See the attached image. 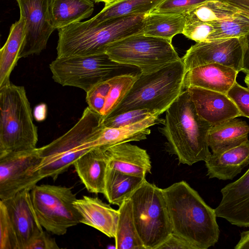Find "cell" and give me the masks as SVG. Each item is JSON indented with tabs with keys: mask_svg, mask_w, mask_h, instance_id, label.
<instances>
[{
	"mask_svg": "<svg viewBox=\"0 0 249 249\" xmlns=\"http://www.w3.org/2000/svg\"><path fill=\"white\" fill-rule=\"evenodd\" d=\"M47 107L45 104L41 103L36 106L33 111V116L38 122L44 121L47 116Z\"/></svg>",
	"mask_w": 249,
	"mask_h": 249,
	"instance_id": "cell-41",
	"label": "cell"
},
{
	"mask_svg": "<svg viewBox=\"0 0 249 249\" xmlns=\"http://www.w3.org/2000/svg\"><path fill=\"white\" fill-rule=\"evenodd\" d=\"M73 165L89 192L104 194L108 167L105 148L100 146L93 147L79 158Z\"/></svg>",
	"mask_w": 249,
	"mask_h": 249,
	"instance_id": "cell-21",
	"label": "cell"
},
{
	"mask_svg": "<svg viewBox=\"0 0 249 249\" xmlns=\"http://www.w3.org/2000/svg\"><path fill=\"white\" fill-rule=\"evenodd\" d=\"M95 3L104 2L105 5L109 4L115 2H116L119 0H92Z\"/></svg>",
	"mask_w": 249,
	"mask_h": 249,
	"instance_id": "cell-43",
	"label": "cell"
},
{
	"mask_svg": "<svg viewBox=\"0 0 249 249\" xmlns=\"http://www.w3.org/2000/svg\"><path fill=\"white\" fill-rule=\"evenodd\" d=\"M163 0H119L105 5L96 16L87 20L96 24L109 19L130 15H145L150 13Z\"/></svg>",
	"mask_w": 249,
	"mask_h": 249,
	"instance_id": "cell-29",
	"label": "cell"
},
{
	"mask_svg": "<svg viewBox=\"0 0 249 249\" xmlns=\"http://www.w3.org/2000/svg\"><path fill=\"white\" fill-rule=\"evenodd\" d=\"M242 71L249 73V33L244 38Z\"/></svg>",
	"mask_w": 249,
	"mask_h": 249,
	"instance_id": "cell-39",
	"label": "cell"
},
{
	"mask_svg": "<svg viewBox=\"0 0 249 249\" xmlns=\"http://www.w3.org/2000/svg\"><path fill=\"white\" fill-rule=\"evenodd\" d=\"M37 141L25 88L10 82L0 88V156L34 149Z\"/></svg>",
	"mask_w": 249,
	"mask_h": 249,
	"instance_id": "cell-6",
	"label": "cell"
},
{
	"mask_svg": "<svg viewBox=\"0 0 249 249\" xmlns=\"http://www.w3.org/2000/svg\"><path fill=\"white\" fill-rule=\"evenodd\" d=\"M215 32L213 22H203L185 17L182 34L196 42L210 41Z\"/></svg>",
	"mask_w": 249,
	"mask_h": 249,
	"instance_id": "cell-32",
	"label": "cell"
},
{
	"mask_svg": "<svg viewBox=\"0 0 249 249\" xmlns=\"http://www.w3.org/2000/svg\"><path fill=\"white\" fill-rule=\"evenodd\" d=\"M30 194L38 220L47 231L64 235L69 228L81 223V216L73 205L77 198L71 188L36 185Z\"/></svg>",
	"mask_w": 249,
	"mask_h": 249,
	"instance_id": "cell-10",
	"label": "cell"
},
{
	"mask_svg": "<svg viewBox=\"0 0 249 249\" xmlns=\"http://www.w3.org/2000/svg\"><path fill=\"white\" fill-rule=\"evenodd\" d=\"M81 216V223L91 227L109 238L115 236L118 210L99 198L84 196L73 203Z\"/></svg>",
	"mask_w": 249,
	"mask_h": 249,
	"instance_id": "cell-18",
	"label": "cell"
},
{
	"mask_svg": "<svg viewBox=\"0 0 249 249\" xmlns=\"http://www.w3.org/2000/svg\"><path fill=\"white\" fill-rule=\"evenodd\" d=\"M172 227V233L195 249H207L218 242L220 231L213 209L185 181L162 189Z\"/></svg>",
	"mask_w": 249,
	"mask_h": 249,
	"instance_id": "cell-1",
	"label": "cell"
},
{
	"mask_svg": "<svg viewBox=\"0 0 249 249\" xmlns=\"http://www.w3.org/2000/svg\"><path fill=\"white\" fill-rule=\"evenodd\" d=\"M160 130L167 140V150L179 163L192 165L205 161L211 154L207 135L211 124L197 113L188 91L185 89L165 112Z\"/></svg>",
	"mask_w": 249,
	"mask_h": 249,
	"instance_id": "cell-2",
	"label": "cell"
},
{
	"mask_svg": "<svg viewBox=\"0 0 249 249\" xmlns=\"http://www.w3.org/2000/svg\"><path fill=\"white\" fill-rule=\"evenodd\" d=\"M59 247L54 238L48 233L43 232L36 238L27 249H58Z\"/></svg>",
	"mask_w": 249,
	"mask_h": 249,
	"instance_id": "cell-37",
	"label": "cell"
},
{
	"mask_svg": "<svg viewBox=\"0 0 249 249\" xmlns=\"http://www.w3.org/2000/svg\"><path fill=\"white\" fill-rule=\"evenodd\" d=\"M108 167L122 173L145 178L151 172V162L146 150L129 142L105 148Z\"/></svg>",
	"mask_w": 249,
	"mask_h": 249,
	"instance_id": "cell-19",
	"label": "cell"
},
{
	"mask_svg": "<svg viewBox=\"0 0 249 249\" xmlns=\"http://www.w3.org/2000/svg\"><path fill=\"white\" fill-rule=\"evenodd\" d=\"M24 20V36L19 57L39 54L55 29L49 13V0H16Z\"/></svg>",
	"mask_w": 249,
	"mask_h": 249,
	"instance_id": "cell-12",
	"label": "cell"
},
{
	"mask_svg": "<svg viewBox=\"0 0 249 249\" xmlns=\"http://www.w3.org/2000/svg\"><path fill=\"white\" fill-rule=\"evenodd\" d=\"M248 74H249V73H248Z\"/></svg>",
	"mask_w": 249,
	"mask_h": 249,
	"instance_id": "cell-45",
	"label": "cell"
},
{
	"mask_svg": "<svg viewBox=\"0 0 249 249\" xmlns=\"http://www.w3.org/2000/svg\"><path fill=\"white\" fill-rule=\"evenodd\" d=\"M186 73L181 58L154 72L140 73L124 98L108 116L137 109H147L160 115L185 90Z\"/></svg>",
	"mask_w": 249,
	"mask_h": 249,
	"instance_id": "cell-4",
	"label": "cell"
},
{
	"mask_svg": "<svg viewBox=\"0 0 249 249\" xmlns=\"http://www.w3.org/2000/svg\"><path fill=\"white\" fill-rule=\"evenodd\" d=\"M119 217L115 236L116 249H145L134 223L130 198L125 200L118 209Z\"/></svg>",
	"mask_w": 249,
	"mask_h": 249,
	"instance_id": "cell-28",
	"label": "cell"
},
{
	"mask_svg": "<svg viewBox=\"0 0 249 249\" xmlns=\"http://www.w3.org/2000/svg\"><path fill=\"white\" fill-rule=\"evenodd\" d=\"M185 89L198 115L211 125L240 116L237 107L227 94L193 86Z\"/></svg>",
	"mask_w": 249,
	"mask_h": 249,
	"instance_id": "cell-17",
	"label": "cell"
},
{
	"mask_svg": "<svg viewBox=\"0 0 249 249\" xmlns=\"http://www.w3.org/2000/svg\"><path fill=\"white\" fill-rule=\"evenodd\" d=\"M237 118L211 125L208 132L207 142L212 153H222L249 140V125Z\"/></svg>",
	"mask_w": 249,
	"mask_h": 249,
	"instance_id": "cell-23",
	"label": "cell"
},
{
	"mask_svg": "<svg viewBox=\"0 0 249 249\" xmlns=\"http://www.w3.org/2000/svg\"><path fill=\"white\" fill-rule=\"evenodd\" d=\"M205 162L210 178L232 180L249 164V140L222 153H211Z\"/></svg>",
	"mask_w": 249,
	"mask_h": 249,
	"instance_id": "cell-22",
	"label": "cell"
},
{
	"mask_svg": "<svg viewBox=\"0 0 249 249\" xmlns=\"http://www.w3.org/2000/svg\"><path fill=\"white\" fill-rule=\"evenodd\" d=\"M213 23L215 32L212 40L239 38L249 33V18L244 13L234 18L213 21Z\"/></svg>",
	"mask_w": 249,
	"mask_h": 249,
	"instance_id": "cell-31",
	"label": "cell"
},
{
	"mask_svg": "<svg viewBox=\"0 0 249 249\" xmlns=\"http://www.w3.org/2000/svg\"><path fill=\"white\" fill-rule=\"evenodd\" d=\"M195 249L184 239L172 233L158 249Z\"/></svg>",
	"mask_w": 249,
	"mask_h": 249,
	"instance_id": "cell-38",
	"label": "cell"
},
{
	"mask_svg": "<svg viewBox=\"0 0 249 249\" xmlns=\"http://www.w3.org/2000/svg\"><path fill=\"white\" fill-rule=\"evenodd\" d=\"M41 161L38 148L0 156V199L31 191L43 179L38 169Z\"/></svg>",
	"mask_w": 249,
	"mask_h": 249,
	"instance_id": "cell-11",
	"label": "cell"
},
{
	"mask_svg": "<svg viewBox=\"0 0 249 249\" xmlns=\"http://www.w3.org/2000/svg\"><path fill=\"white\" fill-rule=\"evenodd\" d=\"M1 201L15 231L19 249H27L44 231L36 215L30 191L23 190Z\"/></svg>",
	"mask_w": 249,
	"mask_h": 249,
	"instance_id": "cell-14",
	"label": "cell"
},
{
	"mask_svg": "<svg viewBox=\"0 0 249 249\" xmlns=\"http://www.w3.org/2000/svg\"><path fill=\"white\" fill-rule=\"evenodd\" d=\"M227 95L237 107L240 116L249 118V88L241 86L236 81Z\"/></svg>",
	"mask_w": 249,
	"mask_h": 249,
	"instance_id": "cell-36",
	"label": "cell"
},
{
	"mask_svg": "<svg viewBox=\"0 0 249 249\" xmlns=\"http://www.w3.org/2000/svg\"><path fill=\"white\" fill-rule=\"evenodd\" d=\"M92 0H49V13L52 26L60 29L80 22L92 14Z\"/></svg>",
	"mask_w": 249,
	"mask_h": 249,
	"instance_id": "cell-24",
	"label": "cell"
},
{
	"mask_svg": "<svg viewBox=\"0 0 249 249\" xmlns=\"http://www.w3.org/2000/svg\"><path fill=\"white\" fill-rule=\"evenodd\" d=\"M244 82L247 87L249 88V74H246V76L244 79Z\"/></svg>",
	"mask_w": 249,
	"mask_h": 249,
	"instance_id": "cell-44",
	"label": "cell"
},
{
	"mask_svg": "<svg viewBox=\"0 0 249 249\" xmlns=\"http://www.w3.org/2000/svg\"><path fill=\"white\" fill-rule=\"evenodd\" d=\"M103 120L89 107L76 124L64 134L38 148L41 161L38 167L42 178L54 180L84 154L96 146Z\"/></svg>",
	"mask_w": 249,
	"mask_h": 249,
	"instance_id": "cell-5",
	"label": "cell"
},
{
	"mask_svg": "<svg viewBox=\"0 0 249 249\" xmlns=\"http://www.w3.org/2000/svg\"><path fill=\"white\" fill-rule=\"evenodd\" d=\"M105 53L113 61L135 66L142 74L156 71L181 58L172 42L142 34L133 35L110 44Z\"/></svg>",
	"mask_w": 249,
	"mask_h": 249,
	"instance_id": "cell-8",
	"label": "cell"
},
{
	"mask_svg": "<svg viewBox=\"0 0 249 249\" xmlns=\"http://www.w3.org/2000/svg\"><path fill=\"white\" fill-rule=\"evenodd\" d=\"M145 179L107 167L103 195L110 204L119 206L130 198Z\"/></svg>",
	"mask_w": 249,
	"mask_h": 249,
	"instance_id": "cell-26",
	"label": "cell"
},
{
	"mask_svg": "<svg viewBox=\"0 0 249 249\" xmlns=\"http://www.w3.org/2000/svg\"><path fill=\"white\" fill-rule=\"evenodd\" d=\"M241 10L249 18V0H220Z\"/></svg>",
	"mask_w": 249,
	"mask_h": 249,
	"instance_id": "cell-40",
	"label": "cell"
},
{
	"mask_svg": "<svg viewBox=\"0 0 249 249\" xmlns=\"http://www.w3.org/2000/svg\"><path fill=\"white\" fill-rule=\"evenodd\" d=\"M208 0H163L151 12L184 14Z\"/></svg>",
	"mask_w": 249,
	"mask_h": 249,
	"instance_id": "cell-35",
	"label": "cell"
},
{
	"mask_svg": "<svg viewBox=\"0 0 249 249\" xmlns=\"http://www.w3.org/2000/svg\"><path fill=\"white\" fill-rule=\"evenodd\" d=\"M24 36V20L19 19L10 27L7 39L0 50V88L10 82V76L20 58Z\"/></svg>",
	"mask_w": 249,
	"mask_h": 249,
	"instance_id": "cell-25",
	"label": "cell"
},
{
	"mask_svg": "<svg viewBox=\"0 0 249 249\" xmlns=\"http://www.w3.org/2000/svg\"><path fill=\"white\" fill-rule=\"evenodd\" d=\"M138 77V74H119L101 82L86 93L88 107L104 121L119 105Z\"/></svg>",
	"mask_w": 249,
	"mask_h": 249,
	"instance_id": "cell-15",
	"label": "cell"
},
{
	"mask_svg": "<svg viewBox=\"0 0 249 249\" xmlns=\"http://www.w3.org/2000/svg\"><path fill=\"white\" fill-rule=\"evenodd\" d=\"M243 13L220 0H208L184 13L186 18L203 22H213L236 17Z\"/></svg>",
	"mask_w": 249,
	"mask_h": 249,
	"instance_id": "cell-30",
	"label": "cell"
},
{
	"mask_svg": "<svg viewBox=\"0 0 249 249\" xmlns=\"http://www.w3.org/2000/svg\"><path fill=\"white\" fill-rule=\"evenodd\" d=\"M221 193V200L214 209L217 217L239 227H249V168L224 187Z\"/></svg>",
	"mask_w": 249,
	"mask_h": 249,
	"instance_id": "cell-16",
	"label": "cell"
},
{
	"mask_svg": "<svg viewBox=\"0 0 249 249\" xmlns=\"http://www.w3.org/2000/svg\"><path fill=\"white\" fill-rule=\"evenodd\" d=\"M184 26V14L150 12L144 18L142 34L172 42L176 35L182 34Z\"/></svg>",
	"mask_w": 249,
	"mask_h": 249,
	"instance_id": "cell-27",
	"label": "cell"
},
{
	"mask_svg": "<svg viewBox=\"0 0 249 249\" xmlns=\"http://www.w3.org/2000/svg\"><path fill=\"white\" fill-rule=\"evenodd\" d=\"M130 198L135 227L145 249H158L172 233L162 189L145 179Z\"/></svg>",
	"mask_w": 249,
	"mask_h": 249,
	"instance_id": "cell-7",
	"label": "cell"
},
{
	"mask_svg": "<svg viewBox=\"0 0 249 249\" xmlns=\"http://www.w3.org/2000/svg\"><path fill=\"white\" fill-rule=\"evenodd\" d=\"M145 15L118 17L96 24H91L87 20L80 21L59 29L57 57L105 53L110 44L142 34Z\"/></svg>",
	"mask_w": 249,
	"mask_h": 249,
	"instance_id": "cell-3",
	"label": "cell"
},
{
	"mask_svg": "<svg viewBox=\"0 0 249 249\" xmlns=\"http://www.w3.org/2000/svg\"><path fill=\"white\" fill-rule=\"evenodd\" d=\"M128 67L112 60L106 53L57 57L49 65L54 82L81 89L86 93Z\"/></svg>",
	"mask_w": 249,
	"mask_h": 249,
	"instance_id": "cell-9",
	"label": "cell"
},
{
	"mask_svg": "<svg viewBox=\"0 0 249 249\" xmlns=\"http://www.w3.org/2000/svg\"><path fill=\"white\" fill-rule=\"evenodd\" d=\"M245 36L196 42L181 58L186 72L194 68L211 63L242 71Z\"/></svg>",
	"mask_w": 249,
	"mask_h": 249,
	"instance_id": "cell-13",
	"label": "cell"
},
{
	"mask_svg": "<svg viewBox=\"0 0 249 249\" xmlns=\"http://www.w3.org/2000/svg\"><path fill=\"white\" fill-rule=\"evenodd\" d=\"M154 114H157L147 109L133 110L108 116L104 120L103 124L107 127H120L133 124Z\"/></svg>",
	"mask_w": 249,
	"mask_h": 249,
	"instance_id": "cell-34",
	"label": "cell"
},
{
	"mask_svg": "<svg viewBox=\"0 0 249 249\" xmlns=\"http://www.w3.org/2000/svg\"><path fill=\"white\" fill-rule=\"evenodd\" d=\"M238 72L230 67L218 63L200 66L187 72L185 89L193 86L227 94L236 81Z\"/></svg>",
	"mask_w": 249,
	"mask_h": 249,
	"instance_id": "cell-20",
	"label": "cell"
},
{
	"mask_svg": "<svg viewBox=\"0 0 249 249\" xmlns=\"http://www.w3.org/2000/svg\"><path fill=\"white\" fill-rule=\"evenodd\" d=\"M239 242L234 247L235 249H249V230L242 231Z\"/></svg>",
	"mask_w": 249,
	"mask_h": 249,
	"instance_id": "cell-42",
	"label": "cell"
},
{
	"mask_svg": "<svg viewBox=\"0 0 249 249\" xmlns=\"http://www.w3.org/2000/svg\"><path fill=\"white\" fill-rule=\"evenodd\" d=\"M0 249H19L18 240L6 207L0 200Z\"/></svg>",
	"mask_w": 249,
	"mask_h": 249,
	"instance_id": "cell-33",
	"label": "cell"
}]
</instances>
